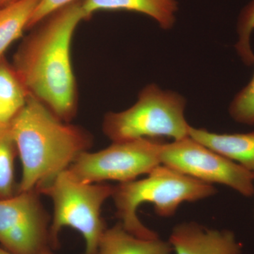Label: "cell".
I'll use <instances>...</instances> for the list:
<instances>
[{
	"mask_svg": "<svg viewBox=\"0 0 254 254\" xmlns=\"http://www.w3.org/2000/svg\"><path fill=\"white\" fill-rule=\"evenodd\" d=\"M83 1H73L38 23L14 55L13 68L28 94L66 123L78 110L71 44L78 25L86 20Z\"/></svg>",
	"mask_w": 254,
	"mask_h": 254,
	"instance_id": "6da1fadb",
	"label": "cell"
},
{
	"mask_svg": "<svg viewBox=\"0 0 254 254\" xmlns=\"http://www.w3.org/2000/svg\"><path fill=\"white\" fill-rule=\"evenodd\" d=\"M86 20L98 11H128L146 15L164 30L171 29L176 22L177 0H83Z\"/></svg>",
	"mask_w": 254,
	"mask_h": 254,
	"instance_id": "30bf717a",
	"label": "cell"
},
{
	"mask_svg": "<svg viewBox=\"0 0 254 254\" xmlns=\"http://www.w3.org/2000/svg\"><path fill=\"white\" fill-rule=\"evenodd\" d=\"M18 154L9 126L0 127V198L18 193L15 185L14 160Z\"/></svg>",
	"mask_w": 254,
	"mask_h": 254,
	"instance_id": "9a60e30c",
	"label": "cell"
},
{
	"mask_svg": "<svg viewBox=\"0 0 254 254\" xmlns=\"http://www.w3.org/2000/svg\"><path fill=\"white\" fill-rule=\"evenodd\" d=\"M53 249L51 247H48V248L46 249V250H43V252H41L39 254H55L53 253ZM0 254H14L10 253V252H7V251L5 250L4 249H3L2 247H0Z\"/></svg>",
	"mask_w": 254,
	"mask_h": 254,
	"instance_id": "ffe728a7",
	"label": "cell"
},
{
	"mask_svg": "<svg viewBox=\"0 0 254 254\" xmlns=\"http://www.w3.org/2000/svg\"><path fill=\"white\" fill-rule=\"evenodd\" d=\"M162 165L204 183L230 187L245 197L254 194V174L190 136L163 143Z\"/></svg>",
	"mask_w": 254,
	"mask_h": 254,
	"instance_id": "52a82bcc",
	"label": "cell"
},
{
	"mask_svg": "<svg viewBox=\"0 0 254 254\" xmlns=\"http://www.w3.org/2000/svg\"><path fill=\"white\" fill-rule=\"evenodd\" d=\"M18 1L19 0H0V11Z\"/></svg>",
	"mask_w": 254,
	"mask_h": 254,
	"instance_id": "d6986e66",
	"label": "cell"
},
{
	"mask_svg": "<svg viewBox=\"0 0 254 254\" xmlns=\"http://www.w3.org/2000/svg\"><path fill=\"white\" fill-rule=\"evenodd\" d=\"M168 242L175 254H242V245L231 230L208 228L194 221L175 225Z\"/></svg>",
	"mask_w": 254,
	"mask_h": 254,
	"instance_id": "9c48e42d",
	"label": "cell"
},
{
	"mask_svg": "<svg viewBox=\"0 0 254 254\" xmlns=\"http://www.w3.org/2000/svg\"><path fill=\"white\" fill-rule=\"evenodd\" d=\"M40 0H19L0 11V62L7 48L27 29Z\"/></svg>",
	"mask_w": 254,
	"mask_h": 254,
	"instance_id": "5bb4252c",
	"label": "cell"
},
{
	"mask_svg": "<svg viewBox=\"0 0 254 254\" xmlns=\"http://www.w3.org/2000/svg\"><path fill=\"white\" fill-rule=\"evenodd\" d=\"M186 105V99L176 92L148 85L131 108L105 115L103 131L113 142L160 137L183 139L190 136V127L185 118Z\"/></svg>",
	"mask_w": 254,
	"mask_h": 254,
	"instance_id": "5b68a950",
	"label": "cell"
},
{
	"mask_svg": "<svg viewBox=\"0 0 254 254\" xmlns=\"http://www.w3.org/2000/svg\"><path fill=\"white\" fill-rule=\"evenodd\" d=\"M36 190L0 198V247L14 254H39L50 247V217Z\"/></svg>",
	"mask_w": 254,
	"mask_h": 254,
	"instance_id": "ba28073f",
	"label": "cell"
},
{
	"mask_svg": "<svg viewBox=\"0 0 254 254\" xmlns=\"http://www.w3.org/2000/svg\"><path fill=\"white\" fill-rule=\"evenodd\" d=\"M229 113L237 123L254 125V72L250 83L232 100Z\"/></svg>",
	"mask_w": 254,
	"mask_h": 254,
	"instance_id": "e0dca14e",
	"label": "cell"
},
{
	"mask_svg": "<svg viewBox=\"0 0 254 254\" xmlns=\"http://www.w3.org/2000/svg\"><path fill=\"white\" fill-rule=\"evenodd\" d=\"M28 93L14 68L0 62V127L9 126L22 109Z\"/></svg>",
	"mask_w": 254,
	"mask_h": 254,
	"instance_id": "4fadbf2b",
	"label": "cell"
},
{
	"mask_svg": "<svg viewBox=\"0 0 254 254\" xmlns=\"http://www.w3.org/2000/svg\"><path fill=\"white\" fill-rule=\"evenodd\" d=\"M162 144L150 138L113 142L99 151L82 153L67 170L83 183L131 181L142 175H148L161 165Z\"/></svg>",
	"mask_w": 254,
	"mask_h": 254,
	"instance_id": "8992f818",
	"label": "cell"
},
{
	"mask_svg": "<svg viewBox=\"0 0 254 254\" xmlns=\"http://www.w3.org/2000/svg\"><path fill=\"white\" fill-rule=\"evenodd\" d=\"M77 0H40L32 14L28 28L36 26L50 14Z\"/></svg>",
	"mask_w": 254,
	"mask_h": 254,
	"instance_id": "ac0fdd59",
	"label": "cell"
},
{
	"mask_svg": "<svg viewBox=\"0 0 254 254\" xmlns=\"http://www.w3.org/2000/svg\"><path fill=\"white\" fill-rule=\"evenodd\" d=\"M113 187L105 183H83L67 170L59 174L39 190L53 200V216L49 236L52 249L59 245L60 232L71 227L85 241L83 254H97L100 238L106 230L102 208L111 198Z\"/></svg>",
	"mask_w": 254,
	"mask_h": 254,
	"instance_id": "277c9868",
	"label": "cell"
},
{
	"mask_svg": "<svg viewBox=\"0 0 254 254\" xmlns=\"http://www.w3.org/2000/svg\"><path fill=\"white\" fill-rule=\"evenodd\" d=\"M190 136L254 174V131L218 133L190 126Z\"/></svg>",
	"mask_w": 254,
	"mask_h": 254,
	"instance_id": "8fae6325",
	"label": "cell"
},
{
	"mask_svg": "<svg viewBox=\"0 0 254 254\" xmlns=\"http://www.w3.org/2000/svg\"><path fill=\"white\" fill-rule=\"evenodd\" d=\"M218 192L213 185L204 183L179 173L164 165H158L145 178L119 183L113 187L116 215L124 228L143 239L158 238L156 232L143 225L137 210L145 203L154 206L162 218H170L185 202L199 201Z\"/></svg>",
	"mask_w": 254,
	"mask_h": 254,
	"instance_id": "3957f363",
	"label": "cell"
},
{
	"mask_svg": "<svg viewBox=\"0 0 254 254\" xmlns=\"http://www.w3.org/2000/svg\"><path fill=\"white\" fill-rule=\"evenodd\" d=\"M9 128L22 166L18 193L39 190L93 145L89 132L60 120L31 94Z\"/></svg>",
	"mask_w": 254,
	"mask_h": 254,
	"instance_id": "7a4b0ae2",
	"label": "cell"
},
{
	"mask_svg": "<svg viewBox=\"0 0 254 254\" xmlns=\"http://www.w3.org/2000/svg\"><path fill=\"white\" fill-rule=\"evenodd\" d=\"M238 41L235 45L237 53L243 63L253 65L254 54L251 47V36L254 31V0H252L240 11L237 24Z\"/></svg>",
	"mask_w": 254,
	"mask_h": 254,
	"instance_id": "2e32d148",
	"label": "cell"
},
{
	"mask_svg": "<svg viewBox=\"0 0 254 254\" xmlns=\"http://www.w3.org/2000/svg\"><path fill=\"white\" fill-rule=\"evenodd\" d=\"M173 252L168 241L160 237L140 238L127 231L119 222L103 232L97 254H172Z\"/></svg>",
	"mask_w": 254,
	"mask_h": 254,
	"instance_id": "7c38bea8",
	"label": "cell"
}]
</instances>
